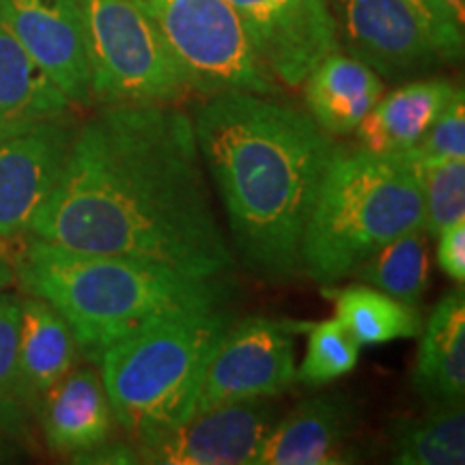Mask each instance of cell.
I'll use <instances>...</instances> for the list:
<instances>
[{"label":"cell","instance_id":"30","mask_svg":"<svg viewBox=\"0 0 465 465\" xmlns=\"http://www.w3.org/2000/svg\"><path fill=\"white\" fill-rule=\"evenodd\" d=\"M74 463H93V465H127L138 463L136 449L130 441H113L106 440L104 444L95 446V449L80 452V455L72 457Z\"/></svg>","mask_w":465,"mask_h":465},{"label":"cell","instance_id":"18","mask_svg":"<svg viewBox=\"0 0 465 465\" xmlns=\"http://www.w3.org/2000/svg\"><path fill=\"white\" fill-rule=\"evenodd\" d=\"M457 86L444 78H416L380 97L356 127L360 147L373 153L397 155L414 149L427 134Z\"/></svg>","mask_w":465,"mask_h":465},{"label":"cell","instance_id":"25","mask_svg":"<svg viewBox=\"0 0 465 465\" xmlns=\"http://www.w3.org/2000/svg\"><path fill=\"white\" fill-rule=\"evenodd\" d=\"M362 345L347 332L339 319L308 325L304 362L295 369V381L308 388H323L353 373Z\"/></svg>","mask_w":465,"mask_h":465},{"label":"cell","instance_id":"10","mask_svg":"<svg viewBox=\"0 0 465 465\" xmlns=\"http://www.w3.org/2000/svg\"><path fill=\"white\" fill-rule=\"evenodd\" d=\"M276 422L272 397L248 399L201 411L134 449L138 463L151 465H254Z\"/></svg>","mask_w":465,"mask_h":465},{"label":"cell","instance_id":"29","mask_svg":"<svg viewBox=\"0 0 465 465\" xmlns=\"http://www.w3.org/2000/svg\"><path fill=\"white\" fill-rule=\"evenodd\" d=\"M438 263L457 284L465 281V220L452 223L438 235Z\"/></svg>","mask_w":465,"mask_h":465},{"label":"cell","instance_id":"16","mask_svg":"<svg viewBox=\"0 0 465 465\" xmlns=\"http://www.w3.org/2000/svg\"><path fill=\"white\" fill-rule=\"evenodd\" d=\"M381 95L380 75L341 48L323 56L304 80L308 114L332 138L356 132Z\"/></svg>","mask_w":465,"mask_h":465},{"label":"cell","instance_id":"13","mask_svg":"<svg viewBox=\"0 0 465 465\" xmlns=\"http://www.w3.org/2000/svg\"><path fill=\"white\" fill-rule=\"evenodd\" d=\"M0 20L74 106H93L80 0H0Z\"/></svg>","mask_w":465,"mask_h":465},{"label":"cell","instance_id":"8","mask_svg":"<svg viewBox=\"0 0 465 465\" xmlns=\"http://www.w3.org/2000/svg\"><path fill=\"white\" fill-rule=\"evenodd\" d=\"M302 325L246 317L232 322L229 332L209 360L194 411L248 399L278 397L295 383V342ZM190 416V418H192Z\"/></svg>","mask_w":465,"mask_h":465},{"label":"cell","instance_id":"32","mask_svg":"<svg viewBox=\"0 0 465 465\" xmlns=\"http://www.w3.org/2000/svg\"><path fill=\"white\" fill-rule=\"evenodd\" d=\"M446 5V9L450 11V15L455 17L457 25L463 26L465 25V0H441Z\"/></svg>","mask_w":465,"mask_h":465},{"label":"cell","instance_id":"15","mask_svg":"<svg viewBox=\"0 0 465 465\" xmlns=\"http://www.w3.org/2000/svg\"><path fill=\"white\" fill-rule=\"evenodd\" d=\"M44 440L54 455H80L110 440L113 410L100 371L72 369L45 394L37 414Z\"/></svg>","mask_w":465,"mask_h":465},{"label":"cell","instance_id":"31","mask_svg":"<svg viewBox=\"0 0 465 465\" xmlns=\"http://www.w3.org/2000/svg\"><path fill=\"white\" fill-rule=\"evenodd\" d=\"M15 282V265L7 254L0 252V291H7Z\"/></svg>","mask_w":465,"mask_h":465},{"label":"cell","instance_id":"4","mask_svg":"<svg viewBox=\"0 0 465 465\" xmlns=\"http://www.w3.org/2000/svg\"><path fill=\"white\" fill-rule=\"evenodd\" d=\"M422 223L414 162L403 153L339 147L306 223L302 272L319 287H336L383 243L422 229Z\"/></svg>","mask_w":465,"mask_h":465},{"label":"cell","instance_id":"14","mask_svg":"<svg viewBox=\"0 0 465 465\" xmlns=\"http://www.w3.org/2000/svg\"><path fill=\"white\" fill-rule=\"evenodd\" d=\"M358 403L345 392H319L278 418L254 465H336L356 461Z\"/></svg>","mask_w":465,"mask_h":465},{"label":"cell","instance_id":"17","mask_svg":"<svg viewBox=\"0 0 465 465\" xmlns=\"http://www.w3.org/2000/svg\"><path fill=\"white\" fill-rule=\"evenodd\" d=\"M80 347L65 319L39 298L22 300L17 377L28 414L35 418L52 386L74 369Z\"/></svg>","mask_w":465,"mask_h":465},{"label":"cell","instance_id":"20","mask_svg":"<svg viewBox=\"0 0 465 465\" xmlns=\"http://www.w3.org/2000/svg\"><path fill=\"white\" fill-rule=\"evenodd\" d=\"M72 108L65 93L0 20V136L65 116Z\"/></svg>","mask_w":465,"mask_h":465},{"label":"cell","instance_id":"2","mask_svg":"<svg viewBox=\"0 0 465 465\" xmlns=\"http://www.w3.org/2000/svg\"><path fill=\"white\" fill-rule=\"evenodd\" d=\"M192 125L243 267L267 282L300 276L302 240L339 149L334 138L302 108L250 91L207 95Z\"/></svg>","mask_w":465,"mask_h":465},{"label":"cell","instance_id":"6","mask_svg":"<svg viewBox=\"0 0 465 465\" xmlns=\"http://www.w3.org/2000/svg\"><path fill=\"white\" fill-rule=\"evenodd\" d=\"M93 104H177L190 86L136 0H80Z\"/></svg>","mask_w":465,"mask_h":465},{"label":"cell","instance_id":"24","mask_svg":"<svg viewBox=\"0 0 465 465\" xmlns=\"http://www.w3.org/2000/svg\"><path fill=\"white\" fill-rule=\"evenodd\" d=\"M22 298L0 291V438L28 441V414L17 377V339H20Z\"/></svg>","mask_w":465,"mask_h":465},{"label":"cell","instance_id":"12","mask_svg":"<svg viewBox=\"0 0 465 465\" xmlns=\"http://www.w3.org/2000/svg\"><path fill=\"white\" fill-rule=\"evenodd\" d=\"M78 121L72 113L0 136V252L28 235L61 177Z\"/></svg>","mask_w":465,"mask_h":465},{"label":"cell","instance_id":"27","mask_svg":"<svg viewBox=\"0 0 465 465\" xmlns=\"http://www.w3.org/2000/svg\"><path fill=\"white\" fill-rule=\"evenodd\" d=\"M411 162L465 160V97L457 89L444 110L435 116L414 149L405 151Z\"/></svg>","mask_w":465,"mask_h":465},{"label":"cell","instance_id":"28","mask_svg":"<svg viewBox=\"0 0 465 465\" xmlns=\"http://www.w3.org/2000/svg\"><path fill=\"white\" fill-rule=\"evenodd\" d=\"M405 3L422 22L441 61H459L463 56V26L457 25L446 5L441 0H405Z\"/></svg>","mask_w":465,"mask_h":465},{"label":"cell","instance_id":"33","mask_svg":"<svg viewBox=\"0 0 465 465\" xmlns=\"http://www.w3.org/2000/svg\"><path fill=\"white\" fill-rule=\"evenodd\" d=\"M7 455H9V449H7V440H5V438H0V461H3V459H7Z\"/></svg>","mask_w":465,"mask_h":465},{"label":"cell","instance_id":"22","mask_svg":"<svg viewBox=\"0 0 465 465\" xmlns=\"http://www.w3.org/2000/svg\"><path fill=\"white\" fill-rule=\"evenodd\" d=\"M336 304V319L360 345L414 339L422 330V315L416 306L391 298L366 284L342 291H325Z\"/></svg>","mask_w":465,"mask_h":465},{"label":"cell","instance_id":"7","mask_svg":"<svg viewBox=\"0 0 465 465\" xmlns=\"http://www.w3.org/2000/svg\"><path fill=\"white\" fill-rule=\"evenodd\" d=\"M182 67L190 91L216 95L250 91L276 95L248 35L224 0H136Z\"/></svg>","mask_w":465,"mask_h":465},{"label":"cell","instance_id":"19","mask_svg":"<svg viewBox=\"0 0 465 465\" xmlns=\"http://www.w3.org/2000/svg\"><path fill=\"white\" fill-rule=\"evenodd\" d=\"M411 373L416 392L431 401H457L465 392V295L463 284L449 291L422 323Z\"/></svg>","mask_w":465,"mask_h":465},{"label":"cell","instance_id":"5","mask_svg":"<svg viewBox=\"0 0 465 465\" xmlns=\"http://www.w3.org/2000/svg\"><path fill=\"white\" fill-rule=\"evenodd\" d=\"M232 322L229 304L194 308L104 349L97 358L104 391L132 446L188 420Z\"/></svg>","mask_w":465,"mask_h":465},{"label":"cell","instance_id":"26","mask_svg":"<svg viewBox=\"0 0 465 465\" xmlns=\"http://www.w3.org/2000/svg\"><path fill=\"white\" fill-rule=\"evenodd\" d=\"M420 179L427 237H438L446 226L465 220V160L414 162Z\"/></svg>","mask_w":465,"mask_h":465},{"label":"cell","instance_id":"3","mask_svg":"<svg viewBox=\"0 0 465 465\" xmlns=\"http://www.w3.org/2000/svg\"><path fill=\"white\" fill-rule=\"evenodd\" d=\"M15 282L65 319L80 353L104 349L138 330L231 300V278L192 276L153 261L75 252L26 235L15 254Z\"/></svg>","mask_w":465,"mask_h":465},{"label":"cell","instance_id":"9","mask_svg":"<svg viewBox=\"0 0 465 465\" xmlns=\"http://www.w3.org/2000/svg\"><path fill=\"white\" fill-rule=\"evenodd\" d=\"M272 78L298 89L339 50L332 0H224Z\"/></svg>","mask_w":465,"mask_h":465},{"label":"cell","instance_id":"1","mask_svg":"<svg viewBox=\"0 0 465 465\" xmlns=\"http://www.w3.org/2000/svg\"><path fill=\"white\" fill-rule=\"evenodd\" d=\"M28 235L75 250L231 278L192 116L174 104H102L78 125Z\"/></svg>","mask_w":465,"mask_h":465},{"label":"cell","instance_id":"11","mask_svg":"<svg viewBox=\"0 0 465 465\" xmlns=\"http://www.w3.org/2000/svg\"><path fill=\"white\" fill-rule=\"evenodd\" d=\"M332 11L339 45L381 80H416L441 63L405 0H332Z\"/></svg>","mask_w":465,"mask_h":465},{"label":"cell","instance_id":"21","mask_svg":"<svg viewBox=\"0 0 465 465\" xmlns=\"http://www.w3.org/2000/svg\"><path fill=\"white\" fill-rule=\"evenodd\" d=\"M392 463L463 465L465 410L463 399L431 401L420 416L403 418L392 427Z\"/></svg>","mask_w":465,"mask_h":465},{"label":"cell","instance_id":"23","mask_svg":"<svg viewBox=\"0 0 465 465\" xmlns=\"http://www.w3.org/2000/svg\"><path fill=\"white\" fill-rule=\"evenodd\" d=\"M358 284L373 287L403 304L418 306L429 287L427 232L414 229L383 243L351 274Z\"/></svg>","mask_w":465,"mask_h":465}]
</instances>
